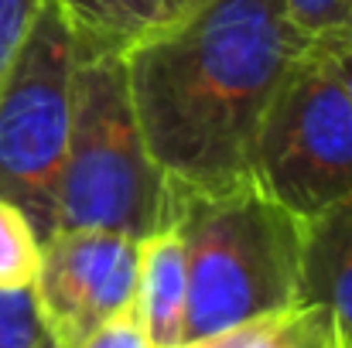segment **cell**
<instances>
[{
  "label": "cell",
  "mask_w": 352,
  "mask_h": 348,
  "mask_svg": "<svg viewBox=\"0 0 352 348\" xmlns=\"http://www.w3.org/2000/svg\"><path fill=\"white\" fill-rule=\"evenodd\" d=\"M308 48L284 0H192L130 45V103L164 181L192 192L253 181L260 123Z\"/></svg>",
  "instance_id": "cell-1"
},
{
  "label": "cell",
  "mask_w": 352,
  "mask_h": 348,
  "mask_svg": "<svg viewBox=\"0 0 352 348\" xmlns=\"http://www.w3.org/2000/svg\"><path fill=\"white\" fill-rule=\"evenodd\" d=\"M291 21L298 24V31H305L311 41L329 38L346 31L349 24L352 0H284Z\"/></svg>",
  "instance_id": "cell-13"
},
{
  "label": "cell",
  "mask_w": 352,
  "mask_h": 348,
  "mask_svg": "<svg viewBox=\"0 0 352 348\" xmlns=\"http://www.w3.org/2000/svg\"><path fill=\"white\" fill-rule=\"evenodd\" d=\"M133 314L151 348H182L188 325V263L185 242L171 222L137 242Z\"/></svg>",
  "instance_id": "cell-7"
},
{
  "label": "cell",
  "mask_w": 352,
  "mask_h": 348,
  "mask_svg": "<svg viewBox=\"0 0 352 348\" xmlns=\"http://www.w3.org/2000/svg\"><path fill=\"white\" fill-rule=\"evenodd\" d=\"M41 7H45V0H0V86H3Z\"/></svg>",
  "instance_id": "cell-14"
},
{
  "label": "cell",
  "mask_w": 352,
  "mask_h": 348,
  "mask_svg": "<svg viewBox=\"0 0 352 348\" xmlns=\"http://www.w3.org/2000/svg\"><path fill=\"white\" fill-rule=\"evenodd\" d=\"M339 34H352V10H349V24H346V31H339Z\"/></svg>",
  "instance_id": "cell-18"
},
{
  "label": "cell",
  "mask_w": 352,
  "mask_h": 348,
  "mask_svg": "<svg viewBox=\"0 0 352 348\" xmlns=\"http://www.w3.org/2000/svg\"><path fill=\"white\" fill-rule=\"evenodd\" d=\"M76 348H151V345H147L144 328H140V321H137V314L130 308L120 318L107 321L103 328H96L89 338H82Z\"/></svg>",
  "instance_id": "cell-15"
},
{
  "label": "cell",
  "mask_w": 352,
  "mask_h": 348,
  "mask_svg": "<svg viewBox=\"0 0 352 348\" xmlns=\"http://www.w3.org/2000/svg\"><path fill=\"white\" fill-rule=\"evenodd\" d=\"M55 348H76L137 301V239L113 232H55L31 287Z\"/></svg>",
  "instance_id": "cell-6"
},
{
  "label": "cell",
  "mask_w": 352,
  "mask_h": 348,
  "mask_svg": "<svg viewBox=\"0 0 352 348\" xmlns=\"http://www.w3.org/2000/svg\"><path fill=\"white\" fill-rule=\"evenodd\" d=\"M76 41L126 51L175 14V0H52Z\"/></svg>",
  "instance_id": "cell-9"
},
{
  "label": "cell",
  "mask_w": 352,
  "mask_h": 348,
  "mask_svg": "<svg viewBox=\"0 0 352 348\" xmlns=\"http://www.w3.org/2000/svg\"><path fill=\"white\" fill-rule=\"evenodd\" d=\"M301 304L329 308L352 345V198L305 222Z\"/></svg>",
  "instance_id": "cell-8"
},
{
  "label": "cell",
  "mask_w": 352,
  "mask_h": 348,
  "mask_svg": "<svg viewBox=\"0 0 352 348\" xmlns=\"http://www.w3.org/2000/svg\"><path fill=\"white\" fill-rule=\"evenodd\" d=\"M192 348H352L336 325L332 311L322 304H294L287 311L253 318L219 332L212 338L192 342Z\"/></svg>",
  "instance_id": "cell-10"
},
{
  "label": "cell",
  "mask_w": 352,
  "mask_h": 348,
  "mask_svg": "<svg viewBox=\"0 0 352 348\" xmlns=\"http://www.w3.org/2000/svg\"><path fill=\"white\" fill-rule=\"evenodd\" d=\"M76 34L52 0L38 10L0 86V198L17 205L41 242L55 235L58 178L72 123Z\"/></svg>",
  "instance_id": "cell-4"
},
{
  "label": "cell",
  "mask_w": 352,
  "mask_h": 348,
  "mask_svg": "<svg viewBox=\"0 0 352 348\" xmlns=\"http://www.w3.org/2000/svg\"><path fill=\"white\" fill-rule=\"evenodd\" d=\"M41 235L31 219L0 198V290H31L41 270Z\"/></svg>",
  "instance_id": "cell-11"
},
{
  "label": "cell",
  "mask_w": 352,
  "mask_h": 348,
  "mask_svg": "<svg viewBox=\"0 0 352 348\" xmlns=\"http://www.w3.org/2000/svg\"><path fill=\"white\" fill-rule=\"evenodd\" d=\"M182 348H192V345H182Z\"/></svg>",
  "instance_id": "cell-19"
},
{
  "label": "cell",
  "mask_w": 352,
  "mask_h": 348,
  "mask_svg": "<svg viewBox=\"0 0 352 348\" xmlns=\"http://www.w3.org/2000/svg\"><path fill=\"white\" fill-rule=\"evenodd\" d=\"M185 3H192V0H175V14H178V10H182Z\"/></svg>",
  "instance_id": "cell-17"
},
{
  "label": "cell",
  "mask_w": 352,
  "mask_h": 348,
  "mask_svg": "<svg viewBox=\"0 0 352 348\" xmlns=\"http://www.w3.org/2000/svg\"><path fill=\"white\" fill-rule=\"evenodd\" d=\"M168 222L185 242L188 345L301 304L305 219L256 181L171 188Z\"/></svg>",
  "instance_id": "cell-2"
},
{
  "label": "cell",
  "mask_w": 352,
  "mask_h": 348,
  "mask_svg": "<svg viewBox=\"0 0 352 348\" xmlns=\"http://www.w3.org/2000/svg\"><path fill=\"white\" fill-rule=\"evenodd\" d=\"M0 348H55L31 290H0Z\"/></svg>",
  "instance_id": "cell-12"
},
{
  "label": "cell",
  "mask_w": 352,
  "mask_h": 348,
  "mask_svg": "<svg viewBox=\"0 0 352 348\" xmlns=\"http://www.w3.org/2000/svg\"><path fill=\"white\" fill-rule=\"evenodd\" d=\"M250 174L305 222L352 198V100L318 41L277 89Z\"/></svg>",
  "instance_id": "cell-5"
},
{
  "label": "cell",
  "mask_w": 352,
  "mask_h": 348,
  "mask_svg": "<svg viewBox=\"0 0 352 348\" xmlns=\"http://www.w3.org/2000/svg\"><path fill=\"white\" fill-rule=\"evenodd\" d=\"M171 185L140 137L123 51L76 41L72 123L58 178L55 232L144 239L168 222Z\"/></svg>",
  "instance_id": "cell-3"
},
{
  "label": "cell",
  "mask_w": 352,
  "mask_h": 348,
  "mask_svg": "<svg viewBox=\"0 0 352 348\" xmlns=\"http://www.w3.org/2000/svg\"><path fill=\"white\" fill-rule=\"evenodd\" d=\"M318 45L329 55L336 76L342 79V86L352 100V34H329V38H318Z\"/></svg>",
  "instance_id": "cell-16"
}]
</instances>
